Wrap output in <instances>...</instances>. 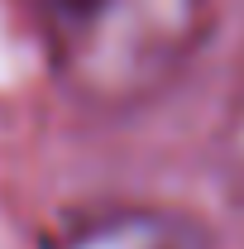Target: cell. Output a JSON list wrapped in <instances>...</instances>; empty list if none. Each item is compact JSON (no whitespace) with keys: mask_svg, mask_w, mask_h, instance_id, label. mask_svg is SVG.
I'll return each mask as SVG.
<instances>
[{"mask_svg":"<svg viewBox=\"0 0 244 249\" xmlns=\"http://www.w3.org/2000/svg\"><path fill=\"white\" fill-rule=\"evenodd\" d=\"M215 154H220V173L235 196H244V53L230 82V101L220 110V129H215Z\"/></svg>","mask_w":244,"mask_h":249,"instance_id":"3957f363","label":"cell"},{"mask_svg":"<svg viewBox=\"0 0 244 249\" xmlns=\"http://www.w3.org/2000/svg\"><path fill=\"white\" fill-rule=\"evenodd\" d=\"M62 96L124 115L168 91L196 58L211 0H19Z\"/></svg>","mask_w":244,"mask_h":249,"instance_id":"6da1fadb","label":"cell"},{"mask_svg":"<svg viewBox=\"0 0 244 249\" xmlns=\"http://www.w3.org/2000/svg\"><path fill=\"white\" fill-rule=\"evenodd\" d=\"M53 249H220L215 230L187 206L120 201L72 220Z\"/></svg>","mask_w":244,"mask_h":249,"instance_id":"7a4b0ae2","label":"cell"}]
</instances>
